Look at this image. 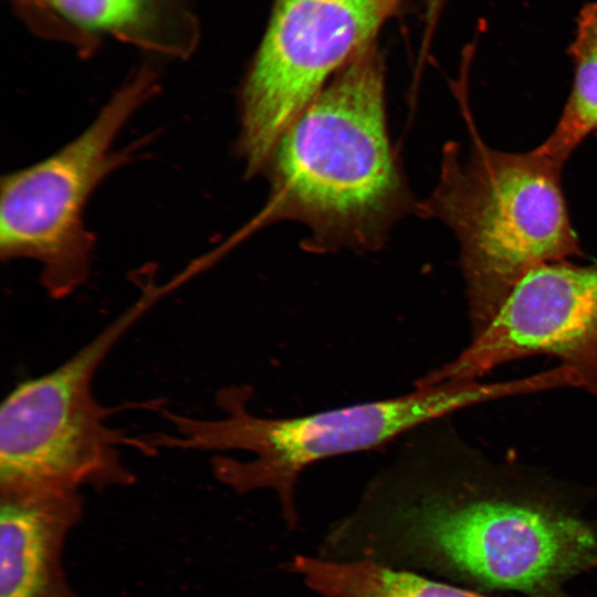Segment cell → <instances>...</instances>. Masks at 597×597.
<instances>
[{
	"label": "cell",
	"mask_w": 597,
	"mask_h": 597,
	"mask_svg": "<svg viewBox=\"0 0 597 597\" xmlns=\"http://www.w3.org/2000/svg\"><path fill=\"white\" fill-rule=\"evenodd\" d=\"M444 418L405 436L317 555L370 559L479 591L566 597V582L597 566V528L553 485L468 447Z\"/></svg>",
	"instance_id": "6da1fadb"
},
{
	"label": "cell",
	"mask_w": 597,
	"mask_h": 597,
	"mask_svg": "<svg viewBox=\"0 0 597 597\" xmlns=\"http://www.w3.org/2000/svg\"><path fill=\"white\" fill-rule=\"evenodd\" d=\"M262 172L269 200L256 224L293 220L307 248L378 250L411 198L391 146L377 43L355 55L295 117Z\"/></svg>",
	"instance_id": "7a4b0ae2"
},
{
	"label": "cell",
	"mask_w": 597,
	"mask_h": 597,
	"mask_svg": "<svg viewBox=\"0 0 597 597\" xmlns=\"http://www.w3.org/2000/svg\"><path fill=\"white\" fill-rule=\"evenodd\" d=\"M470 146L449 142L439 181L419 210L460 245L471 337L492 321L515 284L543 263L583 256L562 188L563 164L538 147L507 153L486 145L465 103Z\"/></svg>",
	"instance_id": "3957f363"
},
{
	"label": "cell",
	"mask_w": 597,
	"mask_h": 597,
	"mask_svg": "<svg viewBox=\"0 0 597 597\" xmlns=\"http://www.w3.org/2000/svg\"><path fill=\"white\" fill-rule=\"evenodd\" d=\"M512 379L416 386L408 394L298 417L268 418L248 408L245 388L218 394L223 416L202 419L163 410L172 433L145 437L151 451H245L252 458H212L214 478L239 494L273 491L290 530L298 523L296 484L310 465L332 457L383 447L461 409L515 396Z\"/></svg>",
	"instance_id": "277c9868"
},
{
	"label": "cell",
	"mask_w": 597,
	"mask_h": 597,
	"mask_svg": "<svg viewBox=\"0 0 597 597\" xmlns=\"http://www.w3.org/2000/svg\"><path fill=\"white\" fill-rule=\"evenodd\" d=\"M165 295L160 285L144 287L70 358L10 391L0 410V491L135 483L121 448L140 451V439L109 425L113 409L95 397L93 378L112 348Z\"/></svg>",
	"instance_id": "5b68a950"
},
{
	"label": "cell",
	"mask_w": 597,
	"mask_h": 597,
	"mask_svg": "<svg viewBox=\"0 0 597 597\" xmlns=\"http://www.w3.org/2000/svg\"><path fill=\"white\" fill-rule=\"evenodd\" d=\"M159 74L139 67L76 137L45 158L10 171L0 182V255L40 268L46 293L62 300L88 279L94 237L84 217L90 199L135 146L117 143L130 119L157 93Z\"/></svg>",
	"instance_id": "8992f818"
},
{
	"label": "cell",
	"mask_w": 597,
	"mask_h": 597,
	"mask_svg": "<svg viewBox=\"0 0 597 597\" xmlns=\"http://www.w3.org/2000/svg\"><path fill=\"white\" fill-rule=\"evenodd\" d=\"M405 0H273L239 90L237 150L262 172L283 132L332 77L376 42Z\"/></svg>",
	"instance_id": "52a82bcc"
},
{
	"label": "cell",
	"mask_w": 597,
	"mask_h": 597,
	"mask_svg": "<svg viewBox=\"0 0 597 597\" xmlns=\"http://www.w3.org/2000/svg\"><path fill=\"white\" fill-rule=\"evenodd\" d=\"M535 355L558 359L597 399V262L564 260L528 271L486 327L416 385L480 380L503 364Z\"/></svg>",
	"instance_id": "ba28073f"
},
{
	"label": "cell",
	"mask_w": 597,
	"mask_h": 597,
	"mask_svg": "<svg viewBox=\"0 0 597 597\" xmlns=\"http://www.w3.org/2000/svg\"><path fill=\"white\" fill-rule=\"evenodd\" d=\"M38 34L90 55L114 38L150 53L187 59L200 29L191 0H10Z\"/></svg>",
	"instance_id": "9c48e42d"
},
{
	"label": "cell",
	"mask_w": 597,
	"mask_h": 597,
	"mask_svg": "<svg viewBox=\"0 0 597 597\" xmlns=\"http://www.w3.org/2000/svg\"><path fill=\"white\" fill-rule=\"evenodd\" d=\"M83 513L80 491H0V597H87L63 568L66 537Z\"/></svg>",
	"instance_id": "30bf717a"
},
{
	"label": "cell",
	"mask_w": 597,
	"mask_h": 597,
	"mask_svg": "<svg viewBox=\"0 0 597 597\" xmlns=\"http://www.w3.org/2000/svg\"><path fill=\"white\" fill-rule=\"evenodd\" d=\"M285 567L317 597H489L475 589L370 559L298 554Z\"/></svg>",
	"instance_id": "8fae6325"
},
{
	"label": "cell",
	"mask_w": 597,
	"mask_h": 597,
	"mask_svg": "<svg viewBox=\"0 0 597 597\" xmlns=\"http://www.w3.org/2000/svg\"><path fill=\"white\" fill-rule=\"evenodd\" d=\"M568 48L574 81L556 126L537 147L561 164L597 130V1L586 3L576 21Z\"/></svg>",
	"instance_id": "7c38bea8"
},
{
	"label": "cell",
	"mask_w": 597,
	"mask_h": 597,
	"mask_svg": "<svg viewBox=\"0 0 597 597\" xmlns=\"http://www.w3.org/2000/svg\"><path fill=\"white\" fill-rule=\"evenodd\" d=\"M446 1L447 0H422L425 6L427 31L434 28Z\"/></svg>",
	"instance_id": "4fadbf2b"
}]
</instances>
